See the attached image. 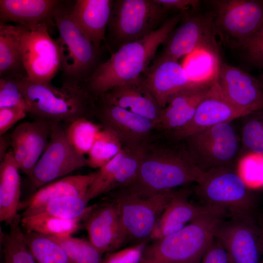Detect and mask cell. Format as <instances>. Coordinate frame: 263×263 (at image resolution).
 Listing matches in <instances>:
<instances>
[{
	"instance_id": "4",
	"label": "cell",
	"mask_w": 263,
	"mask_h": 263,
	"mask_svg": "<svg viewBox=\"0 0 263 263\" xmlns=\"http://www.w3.org/2000/svg\"><path fill=\"white\" fill-rule=\"evenodd\" d=\"M225 217L216 208L205 212L178 231L147 245L142 258L159 263H201Z\"/></svg>"
},
{
	"instance_id": "12",
	"label": "cell",
	"mask_w": 263,
	"mask_h": 263,
	"mask_svg": "<svg viewBox=\"0 0 263 263\" xmlns=\"http://www.w3.org/2000/svg\"><path fill=\"white\" fill-rule=\"evenodd\" d=\"M225 218L215 238L226 251L231 263H261L263 232L253 212L242 213Z\"/></svg>"
},
{
	"instance_id": "16",
	"label": "cell",
	"mask_w": 263,
	"mask_h": 263,
	"mask_svg": "<svg viewBox=\"0 0 263 263\" xmlns=\"http://www.w3.org/2000/svg\"><path fill=\"white\" fill-rule=\"evenodd\" d=\"M94 117L102 127L116 134L123 147L141 146L154 132L156 126L147 118L99 99L95 102Z\"/></svg>"
},
{
	"instance_id": "48",
	"label": "cell",
	"mask_w": 263,
	"mask_h": 263,
	"mask_svg": "<svg viewBox=\"0 0 263 263\" xmlns=\"http://www.w3.org/2000/svg\"><path fill=\"white\" fill-rule=\"evenodd\" d=\"M257 79L259 80L261 84L263 87V73H262L258 77Z\"/></svg>"
},
{
	"instance_id": "49",
	"label": "cell",
	"mask_w": 263,
	"mask_h": 263,
	"mask_svg": "<svg viewBox=\"0 0 263 263\" xmlns=\"http://www.w3.org/2000/svg\"><path fill=\"white\" fill-rule=\"evenodd\" d=\"M259 222L263 232V219L262 220H259Z\"/></svg>"
},
{
	"instance_id": "24",
	"label": "cell",
	"mask_w": 263,
	"mask_h": 263,
	"mask_svg": "<svg viewBox=\"0 0 263 263\" xmlns=\"http://www.w3.org/2000/svg\"><path fill=\"white\" fill-rule=\"evenodd\" d=\"M143 75L147 86L162 109L173 94L193 83L183 65L171 59H153Z\"/></svg>"
},
{
	"instance_id": "46",
	"label": "cell",
	"mask_w": 263,
	"mask_h": 263,
	"mask_svg": "<svg viewBox=\"0 0 263 263\" xmlns=\"http://www.w3.org/2000/svg\"><path fill=\"white\" fill-rule=\"evenodd\" d=\"M11 146L10 135L9 137L3 135L0 138V160L3 158L7 153V150L9 146Z\"/></svg>"
},
{
	"instance_id": "39",
	"label": "cell",
	"mask_w": 263,
	"mask_h": 263,
	"mask_svg": "<svg viewBox=\"0 0 263 263\" xmlns=\"http://www.w3.org/2000/svg\"><path fill=\"white\" fill-rule=\"evenodd\" d=\"M237 168L250 188L263 184V155L248 154L244 155L240 159Z\"/></svg>"
},
{
	"instance_id": "17",
	"label": "cell",
	"mask_w": 263,
	"mask_h": 263,
	"mask_svg": "<svg viewBox=\"0 0 263 263\" xmlns=\"http://www.w3.org/2000/svg\"><path fill=\"white\" fill-rule=\"evenodd\" d=\"M84 220L89 240L102 255L115 251L128 241L112 199L94 205Z\"/></svg>"
},
{
	"instance_id": "43",
	"label": "cell",
	"mask_w": 263,
	"mask_h": 263,
	"mask_svg": "<svg viewBox=\"0 0 263 263\" xmlns=\"http://www.w3.org/2000/svg\"><path fill=\"white\" fill-rule=\"evenodd\" d=\"M27 111L21 108L0 109V136L4 135L16 123L24 118Z\"/></svg>"
},
{
	"instance_id": "14",
	"label": "cell",
	"mask_w": 263,
	"mask_h": 263,
	"mask_svg": "<svg viewBox=\"0 0 263 263\" xmlns=\"http://www.w3.org/2000/svg\"><path fill=\"white\" fill-rule=\"evenodd\" d=\"M86 166L87 158L79 153L68 140L65 124L54 123L48 144L29 178L34 187L39 188Z\"/></svg>"
},
{
	"instance_id": "2",
	"label": "cell",
	"mask_w": 263,
	"mask_h": 263,
	"mask_svg": "<svg viewBox=\"0 0 263 263\" xmlns=\"http://www.w3.org/2000/svg\"><path fill=\"white\" fill-rule=\"evenodd\" d=\"M184 13L167 19L157 30L139 39L126 44L101 63L83 84L96 100L115 86L134 80L142 75L163 44L181 20Z\"/></svg>"
},
{
	"instance_id": "18",
	"label": "cell",
	"mask_w": 263,
	"mask_h": 263,
	"mask_svg": "<svg viewBox=\"0 0 263 263\" xmlns=\"http://www.w3.org/2000/svg\"><path fill=\"white\" fill-rule=\"evenodd\" d=\"M53 124L34 119L19 124L10 134L14 160L28 178L48 144Z\"/></svg>"
},
{
	"instance_id": "36",
	"label": "cell",
	"mask_w": 263,
	"mask_h": 263,
	"mask_svg": "<svg viewBox=\"0 0 263 263\" xmlns=\"http://www.w3.org/2000/svg\"><path fill=\"white\" fill-rule=\"evenodd\" d=\"M123 146L116 134L111 129L103 127L87 157L88 167L100 169L116 155Z\"/></svg>"
},
{
	"instance_id": "1",
	"label": "cell",
	"mask_w": 263,
	"mask_h": 263,
	"mask_svg": "<svg viewBox=\"0 0 263 263\" xmlns=\"http://www.w3.org/2000/svg\"><path fill=\"white\" fill-rule=\"evenodd\" d=\"M166 136L168 141H162V135H155L154 132L142 144L135 177L118 188L150 194L170 191L200 180L204 172L193 163L183 142Z\"/></svg>"
},
{
	"instance_id": "29",
	"label": "cell",
	"mask_w": 263,
	"mask_h": 263,
	"mask_svg": "<svg viewBox=\"0 0 263 263\" xmlns=\"http://www.w3.org/2000/svg\"><path fill=\"white\" fill-rule=\"evenodd\" d=\"M27 76L14 25L0 24V77Z\"/></svg>"
},
{
	"instance_id": "28",
	"label": "cell",
	"mask_w": 263,
	"mask_h": 263,
	"mask_svg": "<svg viewBox=\"0 0 263 263\" xmlns=\"http://www.w3.org/2000/svg\"><path fill=\"white\" fill-rule=\"evenodd\" d=\"M10 150L0 164V221L8 225L18 214L20 203V178Z\"/></svg>"
},
{
	"instance_id": "45",
	"label": "cell",
	"mask_w": 263,
	"mask_h": 263,
	"mask_svg": "<svg viewBox=\"0 0 263 263\" xmlns=\"http://www.w3.org/2000/svg\"><path fill=\"white\" fill-rule=\"evenodd\" d=\"M166 10H177L180 12H189V8L196 9L200 6V1L198 0H155Z\"/></svg>"
},
{
	"instance_id": "42",
	"label": "cell",
	"mask_w": 263,
	"mask_h": 263,
	"mask_svg": "<svg viewBox=\"0 0 263 263\" xmlns=\"http://www.w3.org/2000/svg\"><path fill=\"white\" fill-rule=\"evenodd\" d=\"M245 61L257 69H263V27L242 50Z\"/></svg>"
},
{
	"instance_id": "3",
	"label": "cell",
	"mask_w": 263,
	"mask_h": 263,
	"mask_svg": "<svg viewBox=\"0 0 263 263\" xmlns=\"http://www.w3.org/2000/svg\"><path fill=\"white\" fill-rule=\"evenodd\" d=\"M28 106V114L34 119L53 123H69L80 118L94 117L95 100L83 85L37 83L27 76L13 78Z\"/></svg>"
},
{
	"instance_id": "32",
	"label": "cell",
	"mask_w": 263,
	"mask_h": 263,
	"mask_svg": "<svg viewBox=\"0 0 263 263\" xmlns=\"http://www.w3.org/2000/svg\"><path fill=\"white\" fill-rule=\"evenodd\" d=\"M21 218L18 214L8 224L9 231L1 236L4 263H37L21 230Z\"/></svg>"
},
{
	"instance_id": "44",
	"label": "cell",
	"mask_w": 263,
	"mask_h": 263,
	"mask_svg": "<svg viewBox=\"0 0 263 263\" xmlns=\"http://www.w3.org/2000/svg\"><path fill=\"white\" fill-rule=\"evenodd\" d=\"M201 263H231V262L226 251L215 237L205 253Z\"/></svg>"
},
{
	"instance_id": "5",
	"label": "cell",
	"mask_w": 263,
	"mask_h": 263,
	"mask_svg": "<svg viewBox=\"0 0 263 263\" xmlns=\"http://www.w3.org/2000/svg\"><path fill=\"white\" fill-rule=\"evenodd\" d=\"M75 0H61L54 11L57 39L61 50L62 84L83 85L99 63L100 51L84 36L74 21L72 10Z\"/></svg>"
},
{
	"instance_id": "8",
	"label": "cell",
	"mask_w": 263,
	"mask_h": 263,
	"mask_svg": "<svg viewBox=\"0 0 263 263\" xmlns=\"http://www.w3.org/2000/svg\"><path fill=\"white\" fill-rule=\"evenodd\" d=\"M233 121L221 123L193 133L183 142L190 158L202 171L237 167L241 139Z\"/></svg>"
},
{
	"instance_id": "33",
	"label": "cell",
	"mask_w": 263,
	"mask_h": 263,
	"mask_svg": "<svg viewBox=\"0 0 263 263\" xmlns=\"http://www.w3.org/2000/svg\"><path fill=\"white\" fill-rule=\"evenodd\" d=\"M221 62L219 54L206 50H198L188 55L183 65L192 82L214 80Z\"/></svg>"
},
{
	"instance_id": "47",
	"label": "cell",
	"mask_w": 263,
	"mask_h": 263,
	"mask_svg": "<svg viewBox=\"0 0 263 263\" xmlns=\"http://www.w3.org/2000/svg\"><path fill=\"white\" fill-rule=\"evenodd\" d=\"M140 263H159L158 262L142 258Z\"/></svg>"
},
{
	"instance_id": "19",
	"label": "cell",
	"mask_w": 263,
	"mask_h": 263,
	"mask_svg": "<svg viewBox=\"0 0 263 263\" xmlns=\"http://www.w3.org/2000/svg\"><path fill=\"white\" fill-rule=\"evenodd\" d=\"M142 145L123 147L121 152L99 169L97 176L87 190L86 198L89 201L93 200L131 183L135 177L139 167Z\"/></svg>"
},
{
	"instance_id": "35",
	"label": "cell",
	"mask_w": 263,
	"mask_h": 263,
	"mask_svg": "<svg viewBox=\"0 0 263 263\" xmlns=\"http://www.w3.org/2000/svg\"><path fill=\"white\" fill-rule=\"evenodd\" d=\"M240 158L248 154L263 155V110L241 117Z\"/></svg>"
},
{
	"instance_id": "27",
	"label": "cell",
	"mask_w": 263,
	"mask_h": 263,
	"mask_svg": "<svg viewBox=\"0 0 263 263\" xmlns=\"http://www.w3.org/2000/svg\"><path fill=\"white\" fill-rule=\"evenodd\" d=\"M98 173V169L88 174L67 176L48 183L29 198L20 202L19 210H23L21 214H24L52 200L65 196L86 197L90 186Z\"/></svg>"
},
{
	"instance_id": "9",
	"label": "cell",
	"mask_w": 263,
	"mask_h": 263,
	"mask_svg": "<svg viewBox=\"0 0 263 263\" xmlns=\"http://www.w3.org/2000/svg\"><path fill=\"white\" fill-rule=\"evenodd\" d=\"M214 31L222 43L242 50L263 27V0H212Z\"/></svg>"
},
{
	"instance_id": "11",
	"label": "cell",
	"mask_w": 263,
	"mask_h": 263,
	"mask_svg": "<svg viewBox=\"0 0 263 263\" xmlns=\"http://www.w3.org/2000/svg\"><path fill=\"white\" fill-rule=\"evenodd\" d=\"M27 77L37 83H49L60 71L62 53L56 39L45 26L29 29L14 25Z\"/></svg>"
},
{
	"instance_id": "30",
	"label": "cell",
	"mask_w": 263,
	"mask_h": 263,
	"mask_svg": "<svg viewBox=\"0 0 263 263\" xmlns=\"http://www.w3.org/2000/svg\"><path fill=\"white\" fill-rule=\"evenodd\" d=\"M80 220H69L46 213L21 217L20 226L25 231L48 236H71L80 227Z\"/></svg>"
},
{
	"instance_id": "50",
	"label": "cell",
	"mask_w": 263,
	"mask_h": 263,
	"mask_svg": "<svg viewBox=\"0 0 263 263\" xmlns=\"http://www.w3.org/2000/svg\"><path fill=\"white\" fill-rule=\"evenodd\" d=\"M261 263H263V259H262V260Z\"/></svg>"
},
{
	"instance_id": "40",
	"label": "cell",
	"mask_w": 263,
	"mask_h": 263,
	"mask_svg": "<svg viewBox=\"0 0 263 263\" xmlns=\"http://www.w3.org/2000/svg\"><path fill=\"white\" fill-rule=\"evenodd\" d=\"M21 108L28 112V106L16 80L11 77H0V109Z\"/></svg>"
},
{
	"instance_id": "22",
	"label": "cell",
	"mask_w": 263,
	"mask_h": 263,
	"mask_svg": "<svg viewBox=\"0 0 263 263\" xmlns=\"http://www.w3.org/2000/svg\"><path fill=\"white\" fill-rule=\"evenodd\" d=\"M97 99L147 118L156 125L160 117L162 108L147 86L143 75L114 87Z\"/></svg>"
},
{
	"instance_id": "26",
	"label": "cell",
	"mask_w": 263,
	"mask_h": 263,
	"mask_svg": "<svg viewBox=\"0 0 263 263\" xmlns=\"http://www.w3.org/2000/svg\"><path fill=\"white\" fill-rule=\"evenodd\" d=\"M188 190L176 191L157 220L150 239L154 241L176 232L202 214L215 208L191 203L188 200Z\"/></svg>"
},
{
	"instance_id": "41",
	"label": "cell",
	"mask_w": 263,
	"mask_h": 263,
	"mask_svg": "<svg viewBox=\"0 0 263 263\" xmlns=\"http://www.w3.org/2000/svg\"><path fill=\"white\" fill-rule=\"evenodd\" d=\"M146 242L106 253L101 263H140L146 246Z\"/></svg>"
},
{
	"instance_id": "21",
	"label": "cell",
	"mask_w": 263,
	"mask_h": 263,
	"mask_svg": "<svg viewBox=\"0 0 263 263\" xmlns=\"http://www.w3.org/2000/svg\"><path fill=\"white\" fill-rule=\"evenodd\" d=\"M215 79L206 82H193L173 94L166 107L162 109L155 131L169 133L188 123Z\"/></svg>"
},
{
	"instance_id": "20",
	"label": "cell",
	"mask_w": 263,
	"mask_h": 263,
	"mask_svg": "<svg viewBox=\"0 0 263 263\" xmlns=\"http://www.w3.org/2000/svg\"><path fill=\"white\" fill-rule=\"evenodd\" d=\"M243 116L224 96L215 81L189 123L178 130L165 133L174 141H181L196 132Z\"/></svg>"
},
{
	"instance_id": "37",
	"label": "cell",
	"mask_w": 263,
	"mask_h": 263,
	"mask_svg": "<svg viewBox=\"0 0 263 263\" xmlns=\"http://www.w3.org/2000/svg\"><path fill=\"white\" fill-rule=\"evenodd\" d=\"M68 140L73 148L80 154H87L103 127L90 119L80 118L65 124Z\"/></svg>"
},
{
	"instance_id": "15",
	"label": "cell",
	"mask_w": 263,
	"mask_h": 263,
	"mask_svg": "<svg viewBox=\"0 0 263 263\" xmlns=\"http://www.w3.org/2000/svg\"><path fill=\"white\" fill-rule=\"evenodd\" d=\"M215 82L224 96L244 116L263 110V87L257 78L221 62Z\"/></svg>"
},
{
	"instance_id": "10",
	"label": "cell",
	"mask_w": 263,
	"mask_h": 263,
	"mask_svg": "<svg viewBox=\"0 0 263 263\" xmlns=\"http://www.w3.org/2000/svg\"><path fill=\"white\" fill-rule=\"evenodd\" d=\"M113 191L122 225L128 240L144 242L151 234L157 220L176 192L173 190L143 194L117 188Z\"/></svg>"
},
{
	"instance_id": "7",
	"label": "cell",
	"mask_w": 263,
	"mask_h": 263,
	"mask_svg": "<svg viewBox=\"0 0 263 263\" xmlns=\"http://www.w3.org/2000/svg\"><path fill=\"white\" fill-rule=\"evenodd\" d=\"M204 205L223 211L226 217L253 212L256 198L237 168L221 167L204 172L194 188Z\"/></svg>"
},
{
	"instance_id": "13",
	"label": "cell",
	"mask_w": 263,
	"mask_h": 263,
	"mask_svg": "<svg viewBox=\"0 0 263 263\" xmlns=\"http://www.w3.org/2000/svg\"><path fill=\"white\" fill-rule=\"evenodd\" d=\"M214 16L212 10L199 14L184 13L154 59L178 61L182 56L201 49L219 54L213 28Z\"/></svg>"
},
{
	"instance_id": "38",
	"label": "cell",
	"mask_w": 263,
	"mask_h": 263,
	"mask_svg": "<svg viewBox=\"0 0 263 263\" xmlns=\"http://www.w3.org/2000/svg\"><path fill=\"white\" fill-rule=\"evenodd\" d=\"M57 243L75 263H101L102 255L89 240L71 236H48Z\"/></svg>"
},
{
	"instance_id": "23",
	"label": "cell",
	"mask_w": 263,
	"mask_h": 263,
	"mask_svg": "<svg viewBox=\"0 0 263 263\" xmlns=\"http://www.w3.org/2000/svg\"><path fill=\"white\" fill-rule=\"evenodd\" d=\"M59 0H0V24L14 22L29 29L56 27L54 11Z\"/></svg>"
},
{
	"instance_id": "6",
	"label": "cell",
	"mask_w": 263,
	"mask_h": 263,
	"mask_svg": "<svg viewBox=\"0 0 263 263\" xmlns=\"http://www.w3.org/2000/svg\"><path fill=\"white\" fill-rule=\"evenodd\" d=\"M166 10L155 0H113L105 40L110 52L157 30Z\"/></svg>"
},
{
	"instance_id": "31",
	"label": "cell",
	"mask_w": 263,
	"mask_h": 263,
	"mask_svg": "<svg viewBox=\"0 0 263 263\" xmlns=\"http://www.w3.org/2000/svg\"><path fill=\"white\" fill-rule=\"evenodd\" d=\"M86 197L68 196L52 200L27 213L21 217L38 213H46L61 218L84 220L92 209L94 205L88 206Z\"/></svg>"
},
{
	"instance_id": "34",
	"label": "cell",
	"mask_w": 263,
	"mask_h": 263,
	"mask_svg": "<svg viewBox=\"0 0 263 263\" xmlns=\"http://www.w3.org/2000/svg\"><path fill=\"white\" fill-rule=\"evenodd\" d=\"M23 232L37 263H75L62 247L47 236L34 232Z\"/></svg>"
},
{
	"instance_id": "25",
	"label": "cell",
	"mask_w": 263,
	"mask_h": 263,
	"mask_svg": "<svg viewBox=\"0 0 263 263\" xmlns=\"http://www.w3.org/2000/svg\"><path fill=\"white\" fill-rule=\"evenodd\" d=\"M113 0H76L72 10V18L84 36L100 51L105 40L107 26Z\"/></svg>"
}]
</instances>
